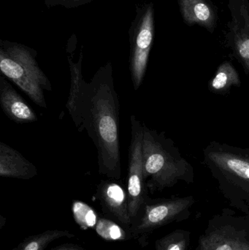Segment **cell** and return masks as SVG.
Returning <instances> with one entry per match:
<instances>
[{
  "label": "cell",
  "instance_id": "cell-1",
  "mask_svg": "<svg viewBox=\"0 0 249 250\" xmlns=\"http://www.w3.org/2000/svg\"><path fill=\"white\" fill-rule=\"evenodd\" d=\"M119 115V98L108 62L90 82H83L74 123L79 132L86 129L96 146L99 173L114 180L121 176Z\"/></svg>",
  "mask_w": 249,
  "mask_h": 250
},
{
  "label": "cell",
  "instance_id": "cell-2",
  "mask_svg": "<svg viewBox=\"0 0 249 250\" xmlns=\"http://www.w3.org/2000/svg\"><path fill=\"white\" fill-rule=\"evenodd\" d=\"M143 176L152 192L172 188L178 182H194L192 166L183 157L165 132H158L143 124Z\"/></svg>",
  "mask_w": 249,
  "mask_h": 250
},
{
  "label": "cell",
  "instance_id": "cell-3",
  "mask_svg": "<svg viewBox=\"0 0 249 250\" xmlns=\"http://www.w3.org/2000/svg\"><path fill=\"white\" fill-rule=\"evenodd\" d=\"M203 164L232 199L249 201V148L213 141L203 151Z\"/></svg>",
  "mask_w": 249,
  "mask_h": 250
},
{
  "label": "cell",
  "instance_id": "cell-4",
  "mask_svg": "<svg viewBox=\"0 0 249 250\" xmlns=\"http://www.w3.org/2000/svg\"><path fill=\"white\" fill-rule=\"evenodd\" d=\"M35 52L13 43H1L0 70L4 77L19 86L38 106L47 108L44 91L51 92L52 86L38 65Z\"/></svg>",
  "mask_w": 249,
  "mask_h": 250
},
{
  "label": "cell",
  "instance_id": "cell-5",
  "mask_svg": "<svg viewBox=\"0 0 249 250\" xmlns=\"http://www.w3.org/2000/svg\"><path fill=\"white\" fill-rule=\"evenodd\" d=\"M193 197L152 201L148 198L136 221L130 228V237L141 246L151 232L185 212L194 204Z\"/></svg>",
  "mask_w": 249,
  "mask_h": 250
},
{
  "label": "cell",
  "instance_id": "cell-6",
  "mask_svg": "<svg viewBox=\"0 0 249 250\" xmlns=\"http://www.w3.org/2000/svg\"><path fill=\"white\" fill-rule=\"evenodd\" d=\"M132 138L129 149L127 192L132 226L136 221L148 198V188L143 176V124L136 116L130 117Z\"/></svg>",
  "mask_w": 249,
  "mask_h": 250
},
{
  "label": "cell",
  "instance_id": "cell-7",
  "mask_svg": "<svg viewBox=\"0 0 249 250\" xmlns=\"http://www.w3.org/2000/svg\"><path fill=\"white\" fill-rule=\"evenodd\" d=\"M153 39V7L149 6L132 43L130 71L133 88L135 91L138 90L144 80Z\"/></svg>",
  "mask_w": 249,
  "mask_h": 250
},
{
  "label": "cell",
  "instance_id": "cell-8",
  "mask_svg": "<svg viewBox=\"0 0 249 250\" xmlns=\"http://www.w3.org/2000/svg\"><path fill=\"white\" fill-rule=\"evenodd\" d=\"M96 195L104 214L129 229L131 227L128 196L121 184L114 179L102 180L98 184Z\"/></svg>",
  "mask_w": 249,
  "mask_h": 250
},
{
  "label": "cell",
  "instance_id": "cell-9",
  "mask_svg": "<svg viewBox=\"0 0 249 250\" xmlns=\"http://www.w3.org/2000/svg\"><path fill=\"white\" fill-rule=\"evenodd\" d=\"M0 105L4 114L17 124L38 121L35 111L2 76H0Z\"/></svg>",
  "mask_w": 249,
  "mask_h": 250
},
{
  "label": "cell",
  "instance_id": "cell-10",
  "mask_svg": "<svg viewBox=\"0 0 249 250\" xmlns=\"http://www.w3.org/2000/svg\"><path fill=\"white\" fill-rule=\"evenodd\" d=\"M38 174L35 165L25 158L19 151L0 142V176L13 179H33Z\"/></svg>",
  "mask_w": 249,
  "mask_h": 250
},
{
  "label": "cell",
  "instance_id": "cell-11",
  "mask_svg": "<svg viewBox=\"0 0 249 250\" xmlns=\"http://www.w3.org/2000/svg\"><path fill=\"white\" fill-rule=\"evenodd\" d=\"M181 13L188 24H198L209 30H213L216 15L206 0H181Z\"/></svg>",
  "mask_w": 249,
  "mask_h": 250
},
{
  "label": "cell",
  "instance_id": "cell-12",
  "mask_svg": "<svg viewBox=\"0 0 249 250\" xmlns=\"http://www.w3.org/2000/svg\"><path fill=\"white\" fill-rule=\"evenodd\" d=\"M241 77L232 62L225 61L218 67L214 76L208 83L211 92L226 95L232 87L241 86Z\"/></svg>",
  "mask_w": 249,
  "mask_h": 250
},
{
  "label": "cell",
  "instance_id": "cell-13",
  "mask_svg": "<svg viewBox=\"0 0 249 250\" xmlns=\"http://www.w3.org/2000/svg\"><path fill=\"white\" fill-rule=\"evenodd\" d=\"M201 250H249V243L238 236L218 231L201 241Z\"/></svg>",
  "mask_w": 249,
  "mask_h": 250
},
{
  "label": "cell",
  "instance_id": "cell-14",
  "mask_svg": "<svg viewBox=\"0 0 249 250\" xmlns=\"http://www.w3.org/2000/svg\"><path fill=\"white\" fill-rule=\"evenodd\" d=\"M68 60L70 70V89L66 107L68 110L72 120L74 122L77 114L79 95L81 92L83 82H85L82 73L83 54L80 53V58L77 62H74L70 58H69Z\"/></svg>",
  "mask_w": 249,
  "mask_h": 250
},
{
  "label": "cell",
  "instance_id": "cell-15",
  "mask_svg": "<svg viewBox=\"0 0 249 250\" xmlns=\"http://www.w3.org/2000/svg\"><path fill=\"white\" fill-rule=\"evenodd\" d=\"M75 235L68 230H50L25 239L11 250H44L51 242L61 238H73Z\"/></svg>",
  "mask_w": 249,
  "mask_h": 250
},
{
  "label": "cell",
  "instance_id": "cell-16",
  "mask_svg": "<svg viewBox=\"0 0 249 250\" xmlns=\"http://www.w3.org/2000/svg\"><path fill=\"white\" fill-rule=\"evenodd\" d=\"M72 211L73 218L80 229L83 230L95 229L99 218L96 211L90 206L83 201H74Z\"/></svg>",
  "mask_w": 249,
  "mask_h": 250
},
{
  "label": "cell",
  "instance_id": "cell-17",
  "mask_svg": "<svg viewBox=\"0 0 249 250\" xmlns=\"http://www.w3.org/2000/svg\"><path fill=\"white\" fill-rule=\"evenodd\" d=\"M95 231L107 241H124L128 237L127 232L115 222L101 217L95 226Z\"/></svg>",
  "mask_w": 249,
  "mask_h": 250
},
{
  "label": "cell",
  "instance_id": "cell-18",
  "mask_svg": "<svg viewBox=\"0 0 249 250\" xmlns=\"http://www.w3.org/2000/svg\"><path fill=\"white\" fill-rule=\"evenodd\" d=\"M186 239L181 233L168 235L156 242V250H185Z\"/></svg>",
  "mask_w": 249,
  "mask_h": 250
},
{
  "label": "cell",
  "instance_id": "cell-19",
  "mask_svg": "<svg viewBox=\"0 0 249 250\" xmlns=\"http://www.w3.org/2000/svg\"><path fill=\"white\" fill-rule=\"evenodd\" d=\"M51 250H85L81 247L77 245H73V244H66L61 246L56 247L54 249Z\"/></svg>",
  "mask_w": 249,
  "mask_h": 250
},
{
  "label": "cell",
  "instance_id": "cell-20",
  "mask_svg": "<svg viewBox=\"0 0 249 250\" xmlns=\"http://www.w3.org/2000/svg\"><path fill=\"white\" fill-rule=\"evenodd\" d=\"M58 1H61V2L69 3H77L82 2L83 1H86V0H58Z\"/></svg>",
  "mask_w": 249,
  "mask_h": 250
}]
</instances>
